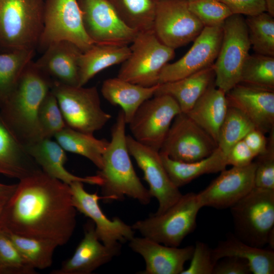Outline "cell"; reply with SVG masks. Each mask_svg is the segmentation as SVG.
Masks as SVG:
<instances>
[{
    "mask_svg": "<svg viewBox=\"0 0 274 274\" xmlns=\"http://www.w3.org/2000/svg\"><path fill=\"white\" fill-rule=\"evenodd\" d=\"M230 208L238 238L253 247L273 248L274 190L254 187Z\"/></svg>",
    "mask_w": 274,
    "mask_h": 274,
    "instance_id": "obj_5",
    "label": "cell"
},
{
    "mask_svg": "<svg viewBox=\"0 0 274 274\" xmlns=\"http://www.w3.org/2000/svg\"><path fill=\"white\" fill-rule=\"evenodd\" d=\"M129 248L144 259L145 269L141 274H181L190 260L193 246L182 248L166 246L144 236L132 238Z\"/></svg>",
    "mask_w": 274,
    "mask_h": 274,
    "instance_id": "obj_20",
    "label": "cell"
},
{
    "mask_svg": "<svg viewBox=\"0 0 274 274\" xmlns=\"http://www.w3.org/2000/svg\"><path fill=\"white\" fill-rule=\"evenodd\" d=\"M222 29V41L213 68L215 85L226 93L239 83L251 46L243 15L229 16L224 21Z\"/></svg>",
    "mask_w": 274,
    "mask_h": 274,
    "instance_id": "obj_9",
    "label": "cell"
},
{
    "mask_svg": "<svg viewBox=\"0 0 274 274\" xmlns=\"http://www.w3.org/2000/svg\"><path fill=\"white\" fill-rule=\"evenodd\" d=\"M130 54L128 45L94 44L79 58L78 86L84 85L97 74L109 67L122 63Z\"/></svg>",
    "mask_w": 274,
    "mask_h": 274,
    "instance_id": "obj_30",
    "label": "cell"
},
{
    "mask_svg": "<svg viewBox=\"0 0 274 274\" xmlns=\"http://www.w3.org/2000/svg\"><path fill=\"white\" fill-rule=\"evenodd\" d=\"M226 6L232 14L256 15L266 11L264 0H218Z\"/></svg>",
    "mask_w": 274,
    "mask_h": 274,
    "instance_id": "obj_43",
    "label": "cell"
},
{
    "mask_svg": "<svg viewBox=\"0 0 274 274\" xmlns=\"http://www.w3.org/2000/svg\"><path fill=\"white\" fill-rule=\"evenodd\" d=\"M266 11L271 15L274 16V0H264Z\"/></svg>",
    "mask_w": 274,
    "mask_h": 274,
    "instance_id": "obj_48",
    "label": "cell"
},
{
    "mask_svg": "<svg viewBox=\"0 0 274 274\" xmlns=\"http://www.w3.org/2000/svg\"><path fill=\"white\" fill-rule=\"evenodd\" d=\"M28 154L49 176L70 185L81 182L100 186L102 180L97 174L87 177H79L69 172L64 167L67 160L65 151L56 141L44 138L24 146Z\"/></svg>",
    "mask_w": 274,
    "mask_h": 274,
    "instance_id": "obj_23",
    "label": "cell"
},
{
    "mask_svg": "<svg viewBox=\"0 0 274 274\" xmlns=\"http://www.w3.org/2000/svg\"><path fill=\"white\" fill-rule=\"evenodd\" d=\"M251 46L256 54L274 56V19L267 13L245 19Z\"/></svg>",
    "mask_w": 274,
    "mask_h": 274,
    "instance_id": "obj_36",
    "label": "cell"
},
{
    "mask_svg": "<svg viewBox=\"0 0 274 274\" xmlns=\"http://www.w3.org/2000/svg\"><path fill=\"white\" fill-rule=\"evenodd\" d=\"M190 263L181 274H212L217 262L213 255V249L207 244L197 241L194 246Z\"/></svg>",
    "mask_w": 274,
    "mask_h": 274,
    "instance_id": "obj_42",
    "label": "cell"
},
{
    "mask_svg": "<svg viewBox=\"0 0 274 274\" xmlns=\"http://www.w3.org/2000/svg\"><path fill=\"white\" fill-rule=\"evenodd\" d=\"M122 244L107 246L98 238L90 220L84 228V236L72 256L51 274H90L111 261L121 253Z\"/></svg>",
    "mask_w": 274,
    "mask_h": 274,
    "instance_id": "obj_19",
    "label": "cell"
},
{
    "mask_svg": "<svg viewBox=\"0 0 274 274\" xmlns=\"http://www.w3.org/2000/svg\"><path fill=\"white\" fill-rule=\"evenodd\" d=\"M4 231L22 257L31 267L44 269L52 265L53 253L58 247L56 244Z\"/></svg>",
    "mask_w": 274,
    "mask_h": 274,
    "instance_id": "obj_32",
    "label": "cell"
},
{
    "mask_svg": "<svg viewBox=\"0 0 274 274\" xmlns=\"http://www.w3.org/2000/svg\"><path fill=\"white\" fill-rule=\"evenodd\" d=\"M82 52L72 42L60 41L49 45L35 63L53 81L78 86L79 61Z\"/></svg>",
    "mask_w": 274,
    "mask_h": 274,
    "instance_id": "obj_22",
    "label": "cell"
},
{
    "mask_svg": "<svg viewBox=\"0 0 274 274\" xmlns=\"http://www.w3.org/2000/svg\"><path fill=\"white\" fill-rule=\"evenodd\" d=\"M126 143L130 155L143 172L151 196L158 202V208L154 214H162L176 203L182 194L169 178L159 151L139 143L131 135H126Z\"/></svg>",
    "mask_w": 274,
    "mask_h": 274,
    "instance_id": "obj_15",
    "label": "cell"
},
{
    "mask_svg": "<svg viewBox=\"0 0 274 274\" xmlns=\"http://www.w3.org/2000/svg\"><path fill=\"white\" fill-rule=\"evenodd\" d=\"M126 124L121 110L111 130V139L103 156L102 167L97 172L102 180L101 196L105 202L122 200L127 196L148 204L152 196L132 164L126 143Z\"/></svg>",
    "mask_w": 274,
    "mask_h": 274,
    "instance_id": "obj_2",
    "label": "cell"
},
{
    "mask_svg": "<svg viewBox=\"0 0 274 274\" xmlns=\"http://www.w3.org/2000/svg\"><path fill=\"white\" fill-rule=\"evenodd\" d=\"M269 134L266 151L254 161V187L274 190V129Z\"/></svg>",
    "mask_w": 274,
    "mask_h": 274,
    "instance_id": "obj_41",
    "label": "cell"
},
{
    "mask_svg": "<svg viewBox=\"0 0 274 274\" xmlns=\"http://www.w3.org/2000/svg\"><path fill=\"white\" fill-rule=\"evenodd\" d=\"M254 161L243 166L220 172L205 189L197 194L202 207L218 209L230 208L254 187Z\"/></svg>",
    "mask_w": 274,
    "mask_h": 274,
    "instance_id": "obj_18",
    "label": "cell"
},
{
    "mask_svg": "<svg viewBox=\"0 0 274 274\" xmlns=\"http://www.w3.org/2000/svg\"><path fill=\"white\" fill-rule=\"evenodd\" d=\"M156 0H119L116 8L124 22L141 32L153 29Z\"/></svg>",
    "mask_w": 274,
    "mask_h": 274,
    "instance_id": "obj_35",
    "label": "cell"
},
{
    "mask_svg": "<svg viewBox=\"0 0 274 274\" xmlns=\"http://www.w3.org/2000/svg\"><path fill=\"white\" fill-rule=\"evenodd\" d=\"M214 82L213 64L182 79L160 84L155 95L171 96L177 102L181 112L186 114Z\"/></svg>",
    "mask_w": 274,
    "mask_h": 274,
    "instance_id": "obj_25",
    "label": "cell"
},
{
    "mask_svg": "<svg viewBox=\"0 0 274 274\" xmlns=\"http://www.w3.org/2000/svg\"><path fill=\"white\" fill-rule=\"evenodd\" d=\"M217 147L206 131L181 113L173 120L159 152L174 160L190 162L209 156Z\"/></svg>",
    "mask_w": 274,
    "mask_h": 274,
    "instance_id": "obj_14",
    "label": "cell"
},
{
    "mask_svg": "<svg viewBox=\"0 0 274 274\" xmlns=\"http://www.w3.org/2000/svg\"><path fill=\"white\" fill-rule=\"evenodd\" d=\"M85 30L99 44L129 45L138 32L122 20L111 0H78Z\"/></svg>",
    "mask_w": 274,
    "mask_h": 274,
    "instance_id": "obj_13",
    "label": "cell"
},
{
    "mask_svg": "<svg viewBox=\"0 0 274 274\" xmlns=\"http://www.w3.org/2000/svg\"><path fill=\"white\" fill-rule=\"evenodd\" d=\"M202 208L196 193L189 192L162 214H153L131 226L142 236L172 247H178L195 228L197 214Z\"/></svg>",
    "mask_w": 274,
    "mask_h": 274,
    "instance_id": "obj_6",
    "label": "cell"
},
{
    "mask_svg": "<svg viewBox=\"0 0 274 274\" xmlns=\"http://www.w3.org/2000/svg\"><path fill=\"white\" fill-rule=\"evenodd\" d=\"M130 44V55L117 77L144 87L159 84L160 72L175 57V49L163 44L153 29L139 32Z\"/></svg>",
    "mask_w": 274,
    "mask_h": 274,
    "instance_id": "obj_8",
    "label": "cell"
},
{
    "mask_svg": "<svg viewBox=\"0 0 274 274\" xmlns=\"http://www.w3.org/2000/svg\"><path fill=\"white\" fill-rule=\"evenodd\" d=\"M31 267L22 257L7 235L0 228V274H36Z\"/></svg>",
    "mask_w": 274,
    "mask_h": 274,
    "instance_id": "obj_39",
    "label": "cell"
},
{
    "mask_svg": "<svg viewBox=\"0 0 274 274\" xmlns=\"http://www.w3.org/2000/svg\"><path fill=\"white\" fill-rule=\"evenodd\" d=\"M227 165L243 167L251 164L256 156L249 148L244 140L235 144L226 155Z\"/></svg>",
    "mask_w": 274,
    "mask_h": 274,
    "instance_id": "obj_45",
    "label": "cell"
},
{
    "mask_svg": "<svg viewBox=\"0 0 274 274\" xmlns=\"http://www.w3.org/2000/svg\"><path fill=\"white\" fill-rule=\"evenodd\" d=\"M83 183L74 182L70 185L73 203L77 211L88 217L94 224L99 239L107 246L128 242L134 236V230L120 218H108L98 203L102 197L97 192L90 193Z\"/></svg>",
    "mask_w": 274,
    "mask_h": 274,
    "instance_id": "obj_17",
    "label": "cell"
},
{
    "mask_svg": "<svg viewBox=\"0 0 274 274\" xmlns=\"http://www.w3.org/2000/svg\"><path fill=\"white\" fill-rule=\"evenodd\" d=\"M228 107L241 111L264 133L274 129V91L238 83L226 93Z\"/></svg>",
    "mask_w": 274,
    "mask_h": 274,
    "instance_id": "obj_21",
    "label": "cell"
},
{
    "mask_svg": "<svg viewBox=\"0 0 274 274\" xmlns=\"http://www.w3.org/2000/svg\"><path fill=\"white\" fill-rule=\"evenodd\" d=\"M255 128L241 111L228 107L219 131L217 141L218 148L226 155L235 144L243 140L247 133Z\"/></svg>",
    "mask_w": 274,
    "mask_h": 274,
    "instance_id": "obj_37",
    "label": "cell"
},
{
    "mask_svg": "<svg viewBox=\"0 0 274 274\" xmlns=\"http://www.w3.org/2000/svg\"><path fill=\"white\" fill-rule=\"evenodd\" d=\"M251 273L248 261L236 256H228L219 259L214 268L212 274Z\"/></svg>",
    "mask_w": 274,
    "mask_h": 274,
    "instance_id": "obj_44",
    "label": "cell"
},
{
    "mask_svg": "<svg viewBox=\"0 0 274 274\" xmlns=\"http://www.w3.org/2000/svg\"><path fill=\"white\" fill-rule=\"evenodd\" d=\"M239 83L274 91V56L249 54L243 67Z\"/></svg>",
    "mask_w": 274,
    "mask_h": 274,
    "instance_id": "obj_33",
    "label": "cell"
},
{
    "mask_svg": "<svg viewBox=\"0 0 274 274\" xmlns=\"http://www.w3.org/2000/svg\"><path fill=\"white\" fill-rule=\"evenodd\" d=\"M33 161L12 130L0 120V174L19 180L38 169Z\"/></svg>",
    "mask_w": 274,
    "mask_h": 274,
    "instance_id": "obj_28",
    "label": "cell"
},
{
    "mask_svg": "<svg viewBox=\"0 0 274 274\" xmlns=\"http://www.w3.org/2000/svg\"><path fill=\"white\" fill-rule=\"evenodd\" d=\"M222 36V26L204 27L183 57L164 66L159 84L182 79L212 65L217 57Z\"/></svg>",
    "mask_w": 274,
    "mask_h": 274,
    "instance_id": "obj_16",
    "label": "cell"
},
{
    "mask_svg": "<svg viewBox=\"0 0 274 274\" xmlns=\"http://www.w3.org/2000/svg\"><path fill=\"white\" fill-rule=\"evenodd\" d=\"M159 153L169 178L179 188L202 175L220 172L228 165L225 154L218 147L209 156L190 162L174 160Z\"/></svg>",
    "mask_w": 274,
    "mask_h": 274,
    "instance_id": "obj_27",
    "label": "cell"
},
{
    "mask_svg": "<svg viewBox=\"0 0 274 274\" xmlns=\"http://www.w3.org/2000/svg\"><path fill=\"white\" fill-rule=\"evenodd\" d=\"M159 85L144 87L117 77L103 82L101 93L111 105L121 107L128 124L141 105L154 96Z\"/></svg>",
    "mask_w": 274,
    "mask_h": 274,
    "instance_id": "obj_24",
    "label": "cell"
},
{
    "mask_svg": "<svg viewBox=\"0 0 274 274\" xmlns=\"http://www.w3.org/2000/svg\"><path fill=\"white\" fill-rule=\"evenodd\" d=\"M204 26L189 10L187 0L156 1L153 31L166 46L176 49L193 41Z\"/></svg>",
    "mask_w": 274,
    "mask_h": 274,
    "instance_id": "obj_12",
    "label": "cell"
},
{
    "mask_svg": "<svg viewBox=\"0 0 274 274\" xmlns=\"http://www.w3.org/2000/svg\"><path fill=\"white\" fill-rule=\"evenodd\" d=\"M7 201V200H0V218Z\"/></svg>",
    "mask_w": 274,
    "mask_h": 274,
    "instance_id": "obj_49",
    "label": "cell"
},
{
    "mask_svg": "<svg viewBox=\"0 0 274 274\" xmlns=\"http://www.w3.org/2000/svg\"><path fill=\"white\" fill-rule=\"evenodd\" d=\"M156 1H158V0H156Z\"/></svg>",
    "mask_w": 274,
    "mask_h": 274,
    "instance_id": "obj_50",
    "label": "cell"
},
{
    "mask_svg": "<svg viewBox=\"0 0 274 274\" xmlns=\"http://www.w3.org/2000/svg\"><path fill=\"white\" fill-rule=\"evenodd\" d=\"M35 52L34 50H27L0 53V101L5 102L8 99Z\"/></svg>",
    "mask_w": 274,
    "mask_h": 274,
    "instance_id": "obj_34",
    "label": "cell"
},
{
    "mask_svg": "<svg viewBox=\"0 0 274 274\" xmlns=\"http://www.w3.org/2000/svg\"><path fill=\"white\" fill-rule=\"evenodd\" d=\"M63 40L83 52L95 44L85 30L78 0H45L43 28L37 49L43 52L51 44Z\"/></svg>",
    "mask_w": 274,
    "mask_h": 274,
    "instance_id": "obj_10",
    "label": "cell"
},
{
    "mask_svg": "<svg viewBox=\"0 0 274 274\" xmlns=\"http://www.w3.org/2000/svg\"><path fill=\"white\" fill-rule=\"evenodd\" d=\"M181 112L171 96L155 95L144 102L128 124L137 142L159 151L175 117Z\"/></svg>",
    "mask_w": 274,
    "mask_h": 274,
    "instance_id": "obj_11",
    "label": "cell"
},
{
    "mask_svg": "<svg viewBox=\"0 0 274 274\" xmlns=\"http://www.w3.org/2000/svg\"><path fill=\"white\" fill-rule=\"evenodd\" d=\"M243 140L256 157L266 151L268 138L266 137L265 134L260 130L255 128L251 130Z\"/></svg>",
    "mask_w": 274,
    "mask_h": 274,
    "instance_id": "obj_46",
    "label": "cell"
},
{
    "mask_svg": "<svg viewBox=\"0 0 274 274\" xmlns=\"http://www.w3.org/2000/svg\"><path fill=\"white\" fill-rule=\"evenodd\" d=\"M65 151L81 155L100 169L103 156L109 141L96 138L93 134L81 132L66 127L54 136Z\"/></svg>",
    "mask_w": 274,
    "mask_h": 274,
    "instance_id": "obj_31",
    "label": "cell"
},
{
    "mask_svg": "<svg viewBox=\"0 0 274 274\" xmlns=\"http://www.w3.org/2000/svg\"><path fill=\"white\" fill-rule=\"evenodd\" d=\"M15 184H5L0 183V200H8L16 187Z\"/></svg>",
    "mask_w": 274,
    "mask_h": 274,
    "instance_id": "obj_47",
    "label": "cell"
},
{
    "mask_svg": "<svg viewBox=\"0 0 274 274\" xmlns=\"http://www.w3.org/2000/svg\"><path fill=\"white\" fill-rule=\"evenodd\" d=\"M77 211L70 185L38 169L19 180L4 208L0 228L61 246L73 234Z\"/></svg>",
    "mask_w": 274,
    "mask_h": 274,
    "instance_id": "obj_1",
    "label": "cell"
},
{
    "mask_svg": "<svg viewBox=\"0 0 274 274\" xmlns=\"http://www.w3.org/2000/svg\"><path fill=\"white\" fill-rule=\"evenodd\" d=\"M53 82L31 60L23 70L5 102L9 108L15 128L13 133L24 147L43 139L39 112Z\"/></svg>",
    "mask_w": 274,
    "mask_h": 274,
    "instance_id": "obj_3",
    "label": "cell"
},
{
    "mask_svg": "<svg viewBox=\"0 0 274 274\" xmlns=\"http://www.w3.org/2000/svg\"><path fill=\"white\" fill-rule=\"evenodd\" d=\"M51 90L56 98L67 127L93 134L112 118L103 110L95 86H70L53 81Z\"/></svg>",
    "mask_w": 274,
    "mask_h": 274,
    "instance_id": "obj_7",
    "label": "cell"
},
{
    "mask_svg": "<svg viewBox=\"0 0 274 274\" xmlns=\"http://www.w3.org/2000/svg\"><path fill=\"white\" fill-rule=\"evenodd\" d=\"M45 0H0V53L36 50Z\"/></svg>",
    "mask_w": 274,
    "mask_h": 274,
    "instance_id": "obj_4",
    "label": "cell"
},
{
    "mask_svg": "<svg viewBox=\"0 0 274 274\" xmlns=\"http://www.w3.org/2000/svg\"><path fill=\"white\" fill-rule=\"evenodd\" d=\"M39 122L43 139L54 136L66 127L56 98L51 90L40 106Z\"/></svg>",
    "mask_w": 274,
    "mask_h": 274,
    "instance_id": "obj_38",
    "label": "cell"
},
{
    "mask_svg": "<svg viewBox=\"0 0 274 274\" xmlns=\"http://www.w3.org/2000/svg\"><path fill=\"white\" fill-rule=\"evenodd\" d=\"M228 108L226 93L214 84L186 114L217 143Z\"/></svg>",
    "mask_w": 274,
    "mask_h": 274,
    "instance_id": "obj_26",
    "label": "cell"
},
{
    "mask_svg": "<svg viewBox=\"0 0 274 274\" xmlns=\"http://www.w3.org/2000/svg\"><path fill=\"white\" fill-rule=\"evenodd\" d=\"M190 11L204 27L222 26L232 13L218 0H187Z\"/></svg>",
    "mask_w": 274,
    "mask_h": 274,
    "instance_id": "obj_40",
    "label": "cell"
},
{
    "mask_svg": "<svg viewBox=\"0 0 274 274\" xmlns=\"http://www.w3.org/2000/svg\"><path fill=\"white\" fill-rule=\"evenodd\" d=\"M215 260L228 256H236L247 260L251 273L254 274L274 273V252L248 245L234 234L228 235L213 249Z\"/></svg>",
    "mask_w": 274,
    "mask_h": 274,
    "instance_id": "obj_29",
    "label": "cell"
}]
</instances>
